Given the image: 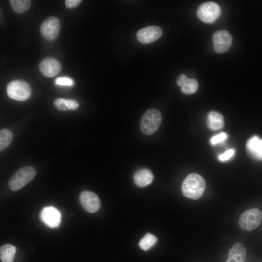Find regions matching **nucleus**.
Listing matches in <instances>:
<instances>
[{"label":"nucleus","instance_id":"nucleus-1","mask_svg":"<svg viewBox=\"0 0 262 262\" xmlns=\"http://www.w3.org/2000/svg\"><path fill=\"white\" fill-rule=\"evenodd\" d=\"M205 187L206 182L204 178L199 174L192 173L184 180L181 190L186 197L197 200L202 196Z\"/></svg>","mask_w":262,"mask_h":262},{"label":"nucleus","instance_id":"nucleus-2","mask_svg":"<svg viewBox=\"0 0 262 262\" xmlns=\"http://www.w3.org/2000/svg\"><path fill=\"white\" fill-rule=\"evenodd\" d=\"M162 121V115L156 109L147 110L142 115L140 128L142 132L146 135L154 134L159 129Z\"/></svg>","mask_w":262,"mask_h":262},{"label":"nucleus","instance_id":"nucleus-3","mask_svg":"<svg viewBox=\"0 0 262 262\" xmlns=\"http://www.w3.org/2000/svg\"><path fill=\"white\" fill-rule=\"evenodd\" d=\"M36 174L35 168L31 166L20 168L10 178L9 187L14 191L19 190L30 182L35 177Z\"/></svg>","mask_w":262,"mask_h":262},{"label":"nucleus","instance_id":"nucleus-4","mask_svg":"<svg viewBox=\"0 0 262 262\" xmlns=\"http://www.w3.org/2000/svg\"><path fill=\"white\" fill-rule=\"evenodd\" d=\"M6 91L10 98L20 101L27 100L31 95V89L29 84L20 80L10 82L7 86Z\"/></svg>","mask_w":262,"mask_h":262},{"label":"nucleus","instance_id":"nucleus-5","mask_svg":"<svg viewBox=\"0 0 262 262\" xmlns=\"http://www.w3.org/2000/svg\"><path fill=\"white\" fill-rule=\"evenodd\" d=\"M262 218V213L256 208L248 209L240 216L238 224L240 228L245 231H252L260 225Z\"/></svg>","mask_w":262,"mask_h":262},{"label":"nucleus","instance_id":"nucleus-6","mask_svg":"<svg viewBox=\"0 0 262 262\" xmlns=\"http://www.w3.org/2000/svg\"><path fill=\"white\" fill-rule=\"evenodd\" d=\"M221 13L219 6L214 2H206L201 4L197 11L199 19L205 23H212L219 17Z\"/></svg>","mask_w":262,"mask_h":262},{"label":"nucleus","instance_id":"nucleus-7","mask_svg":"<svg viewBox=\"0 0 262 262\" xmlns=\"http://www.w3.org/2000/svg\"><path fill=\"white\" fill-rule=\"evenodd\" d=\"M60 29L59 20L56 17L46 18L41 24L40 33L47 41H53L58 37Z\"/></svg>","mask_w":262,"mask_h":262},{"label":"nucleus","instance_id":"nucleus-8","mask_svg":"<svg viewBox=\"0 0 262 262\" xmlns=\"http://www.w3.org/2000/svg\"><path fill=\"white\" fill-rule=\"evenodd\" d=\"M214 49L218 53L227 51L232 44V37L230 33L226 30L216 31L212 37Z\"/></svg>","mask_w":262,"mask_h":262},{"label":"nucleus","instance_id":"nucleus-9","mask_svg":"<svg viewBox=\"0 0 262 262\" xmlns=\"http://www.w3.org/2000/svg\"><path fill=\"white\" fill-rule=\"evenodd\" d=\"M79 200L82 207L88 212L94 213L100 207V201L98 196L94 192L84 191L79 196Z\"/></svg>","mask_w":262,"mask_h":262},{"label":"nucleus","instance_id":"nucleus-10","mask_svg":"<svg viewBox=\"0 0 262 262\" xmlns=\"http://www.w3.org/2000/svg\"><path fill=\"white\" fill-rule=\"evenodd\" d=\"M162 35V29L157 26H150L138 31L136 37L138 40L143 44H148L155 41Z\"/></svg>","mask_w":262,"mask_h":262},{"label":"nucleus","instance_id":"nucleus-11","mask_svg":"<svg viewBox=\"0 0 262 262\" xmlns=\"http://www.w3.org/2000/svg\"><path fill=\"white\" fill-rule=\"evenodd\" d=\"M41 221L50 228L58 226L61 222V214L59 211L52 206L44 208L40 215Z\"/></svg>","mask_w":262,"mask_h":262},{"label":"nucleus","instance_id":"nucleus-12","mask_svg":"<svg viewBox=\"0 0 262 262\" xmlns=\"http://www.w3.org/2000/svg\"><path fill=\"white\" fill-rule=\"evenodd\" d=\"M39 68L43 75L52 77L60 72L61 65L57 60L52 57H46L40 62Z\"/></svg>","mask_w":262,"mask_h":262},{"label":"nucleus","instance_id":"nucleus-13","mask_svg":"<svg viewBox=\"0 0 262 262\" xmlns=\"http://www.w3.org/2000/svg\"><path fill=\"white\" fill-rule=\"evenodd\" d=\"M246 255V251L243 244L235 243L229 250L228 258L225 262H244Z\"/></svg>","mask_w":262,"mask_h":262},{"label":"nucleus","instance_id":"nucleus-14","mask_svg":"<svg viewBox=\"0 0 262 262\" xmlns=\"http://www.w3.org/2000/svg\"><path fill=\"white\" fill-rule=\"evenodd\" d=\"M153 175L151 171L147 168H141L136 171L133 175V180L138 187H144L152 183Z\"/></svg>","mask_w":262,"mask_h":262},{"label":"nucleus","instance_id":"nucleus-15","mask_svg":"<svg viewBox=\"0 0 262 262\" xmlns=\"http://www.w3.org/2000/svg\"><path fill=\"white\" fill-rule=\"evenodd\" d=\"M246 148L253 157L262 160V139L257 136L251 137L247 142Z\"/></svg>","mask_w":262,"mask_h":262},{"label":"nucleus","instance_id":"nucleus-16","mask_svg":"<svg viewBox=\"0 0 262 262\" xmlns=\"http://www.w3.org/2000/svg\"><path fill=\"white\" fill-rule=\"evenodd\" d=\"M207 124L213 130H217L223 128L224 125V118L222 114L216 111H211L208 115Z\"/></svg>","mask_w":262,"mask_h":262},{"label":"nucleus","instance_id":"nucleus-17","mask_svg":"<svg viewBox=\"0 0 262 262\" xmlns=\"http://www.w3.org/2000/svg\"><path fill=\"white\" fill-rule=\"evenodd\" d=\"M16 249L10 244H5L0 247V257L2 262H13Z\"/></svg>","mask_w":262,"mask_h":262},{"label":"nucleus","instance_id":"nucleus-18","mask_svg":"<svg viewBox=\"0 0 262 262\" xmlns=\"http://www.w3.org/2000/svg\"><path fill=\"white\" fill-rule=\"evenodd\" d=\"M10 5L16 13H22L29 9L31 0H10Z\"/></svg>","mask_w":262,"mask_h":262},{"label":"nucleus","instance_id":"nucleus-19","mask_svg":"<svg viewBox=\"0 0 262 262\" xmlns=\"http://www.w3.org/2000/svg\"><path fill=\"white\" fill-rule=\"evenodd\" d=\"M13 139V134L11 131L3 128L0 131V151L6 148L10 144Z\"/></svg>","mask_w":262,"mask_h":262},{"label":"nucleus","instance_id":"nucleus-20","mask_svg":"<svg viewBox=\"0 0 262 262\" xmlns=\"http://www.w3.org/2000/svg\"><path fill=\"white\" fill-rule=\"evenodd\" d=\"M157 238L153 234H146L139 241V246L144 251L150 249L157 242Z\"/></svg>","mask_w":262,"mask_h":262},{"label":"nucleus","instance_id":"nucleus-21","mask_svg":"<svg viewBox=\"0 0 262 262\" xmlns=\"http://www.w3.org/2000/svg\"><path fill=\"white\" fill-rule=\"evenodd\" d=\"M198 87V82L195 79H188L181 87V92L186 95L195 93Z\"/></svg>","mask_w":262,"mask_h":262},{"label":"nucleus","instance_id":"nucleus-22","mask_svg":"<svg viewBox=\"0 0 262 262\" xmlns=\"http://www.w3.org/2000/svg\"><path fill=\"white\" fill-rule=\"evenodd\" d=\"M53 104L58 110H69L66 99L61 98H57L54 100Z\"/></svg>","mask_w":262,"mask_h":262},{"label":"nucleus","instance_id":"nucleus-23","mask_svg":"<svg viewBox=\"0 0 262 262\" xmlns=\"http://www.w3.org/2000/svg\"><path fill=\"white\" fill-rule=\"evenodd\" d=\"M57 85L61 86H72L74 84L73 80L69 77H61L57 78L55 80Z\"/></svg>","mask_w":262,"mask_h":262},{"label":"nucleus","instance_id":"nucleus-24","mask_svg":"<svg viewBox=\"0 0 262 262\" xmlns=\"http://www.w3.org/2000/svg\"><path fill=\"white\" fill-rule=\"evenodd\" d=\"M227 135L226 133L225 132H222L212 137L210 140V142L212 145L218 144L223 141L227 138Z\"/></svg>","mask_w":262,"mask_h":262},{"label":"nucleus","instance_id":"nucleus-25","mask_svg":"<svg viewBox=\"0 0 262 262\" xmlns=\"http://www.w3.org/2000/svg\"><path fill=\"white\" fill-rule=\"evenodd\" d=\"M234 153L235 151L234 149H229L223 154L219 155L218 159L222 161H226L230 159L234 155Z\"/></svg>","mask_w":262,"mask_h":262},{"label":"nucleus","instance_id":"nucleus-26","mask_svg":"<svg viewBox=\"0 0 262 262\" xmlns=\"http://www.w3.org/2000/svg\"><path fill=\"white\" fill-rule=\"evenodd\" d=\"M82 1L81 0H66L65 4L67 8L72 9L76 7Z\"/></svg>","mask_w":262,"mask_h":262},{"label":"nucleus","instance_id":"nucleus-27","mask_svg":"<svg viewBox=\"0 0 262 262\" xmlns=\"http://www.w3.org/2000/svg\"><path fill=\"white\" fill-rule=\"evenodd\" d=\"M188 79L186 75L180 74L177 79L176 83L178 86L181 87Z\"/></svg>","mask_w":262,"mask_h":262},{"label":"nucleus","instance_id":"nucleus-28","mask_svg":"<svg viewBox=\"0 0 262 262\" xmlns=\"http://www.w3.org/2000/svg\"><path fill=\"white\" fill-rule=\"evenodd\" d=\"M66 100L69 110L74 111L78 108L79 105L76 100L73 99H66Z\"/></svg>","mask_w":262,"mask_h":262}]
</instances>
